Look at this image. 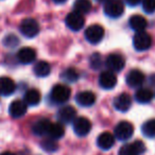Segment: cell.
Returning a JSON list of instances; mask_svg holds the SVG:
<instances>
[{
    "instance_id": "cell-7",
    "label": "cell",
    "mask_w": 155,
    "mask_h": 155,
    "mask_svg": "<svg viewBox=\"0 0 155 155\" xmlns=\"http://www.w3.org/2000/svg\"><path fill=\"white\" fill-rule=\"evenodd\" d=\"M146 151V146L141 140H136L129 144H124L119 150V155H140Z\"/></svg>"
},
{
    "instance_id": "cell-34",
    "label": "cell",
    "mask_w": 155,
    "mask_h": 155,
    "mask_svg": "<svg viewBox=\"0 0 155 155\" xmlns=\"http://www.w3.org/2000/svg\"><path fill=\"white\" fill-rule=\"evenodd\" d=\"M0 155H15V154H13L12 152H3V153H1Z\"/></svg>"
},
{
    "instance_id": "cell-35",
    "label": "cell",
    "mask_w": 155,
    "mask_h": 155,
    "mask_svg": "<svg viewBox=\"0 0 155 155\" xmlns=\"http://www.w3.org/2000/svg\"><path fill=\"white\" fill-rule=\"evenodd\" d=\"M53 1H54L55 3H63V2H65L66 0H53Z\"/></svg>"
},
{
    "instance_id": "cell-23",
    "label": "cell",
    "mask_w": 155,
    "mask_h": 155,
    "mask_svg": "<svg viewBox=\"0 0 155 155\" xmlns=\"http://www.w3.org/2000/svg\"><path fill=\"white\" fill-rule=\"evenodd\" d=\"M153 93L152 91H150L149 88H140L136 91L135 94V99L138 103H149L151 100L153 99Z\"/></svg>"
},
{
    "instance_id": "cell-29",
    "label": "cell",
    "mask_w": 155,
    "mask_h": 155,
    "mask_svg": "<svg viewBox=\"0 0 155 155\" xmlns=\"http://www.w3.org/2000/svg\"><path fill=\"white\" fill-rule=\"evenodd\" d=\"M41 147H43L44 150H46L47 152H54V151L58 150V143H56L55 141H54V139H46L45 141L41 143Z\"/></svg>"
},
{
    "instance_id": "cell-4",
    "label": "cell",
    "mask_w": 155,
    "mask_h": 155,
    "mask_svg": "<svg viewBox=\"0 0 155 155\" xmlns=\"http://www.w3.org/2000/svg\"><path fill=\"white\" fill-rule=\"evenodd\" d=\"M114 133V136L117 139L121 140V141H125V140H129L133 136L134 127L132 125V123L127 122V121H121L116 125Z\"/></svg>"
},
{
    "instance_id": "cell-32",
    "label": "cell",
    "mask_w": 155,
    "mask_h": 155,
    "mask_svg": "<svg viewBox=\"0 0 155 155\" xmlns=\"http://www.w3.org/2000/svg\"><path fill=\"white\" fill-rule=\"evenodd\" d=\"M18 38L15 36V35L11 34V35H8L7 37H5V39H3V43H5V46H8V47H14V46H16L18 44Z\"/></svg>"
},
{
    "instance_id": "cell-24",
    "label": "cell",
    "mask_w": 155,
    "mask_h": 155,
    "mask_svg": "<svg viewBox=\"0 0 155 155\" xmlns=\"http://www.w3.org/2000/svg\"><path fill=\"white\" fill-rule=\"evenodd\" d=\"M50 71H51V67H50L49 63L45 62V61L37 62L34 66V73L39 78H45L49 75Z\"/></svg>"
},
{
    "instance_id": "cell-3",
    "label": "cell",
    "mask_w": 155,
    "mask_h": 155,
    "mask_svg": "<svg viewBox=\"0 0 155 155\" xmlns=\"http://www.w3.org/2000/svg\"><path fill=\"white\" fill-rule=\"evenodd\" d=\"M124 7L121 0H108L104 3V13L110 18H118L123 14Z\"/></svg>"
},
{
    "instance_id": "cell-22",
    "label": "cell",
    "mask_w": 155,
    "mask_h": 155,
    "mask_svg": "<svg viewBox=\"0 0 155 155\" xmlns=\"http://www.w3.org/2000/svg\"><path fill=\"white\" fill-rule=\"evenodd\" d=\"M41 93L37 89H29L26 94H25L24 101L27 105L30 106H35L38 105V103L41 102Z\"/></svg>"
},
{
    "instance_id": "cell-5",
    "label": "cell",
    "mask_w": 155,
    "mask_h": 155,
    "mask_svg": "<svg viewBox=\"0 0 155 155\" xmlns=\"http://www.w3.org/2000/svg\"><path fill=\"white\" fill-rule=\"evenodd\" d=\"M151 45H152V38L148 33L144 31L136 32L133 37V46L137 51H146L151 47Z\"/></svg>"
},
{
    "instance_id": "cell-27",
    "label": "cell",
    "mask_w": 155,
    "mask_h": 155,
    "mask_svg": "<svg viewBox=\"0 0 155 155\" xmlns=\"http://www.w3.org/2000/svg\"><path fill=\"white\" fill-rule=\"evenodd\" d=\"M141 132L146 137H155V119H150L146 121L141 127Z\"/></svg>"
},
{
    "instance_id": "cell-15",
    "label": "cell",
    "mask_w": 155,
    "mask_h": 155,
    "mask_svg": "<svg viewBox=\"0 0 155 155\" xmlns=\"http://www.w3.org/2000/svg\"><path fill=\"white\" fill-rule=\"evenodd\" d=\"M27 105L25 101H20V100H15L11 103L9 107V113L13 118H20L27 113Z\"/></svg>"
},
{
    "instance_id": "cell-18",
    "label": "cell",
    "mask_w": 155,
    "mask_h": 155,
    "mask_svg": "<svg viewBox=\"0 0 155 155\" xmlns=\"http://www.w3.org/2000/svg\"><path fill=\"white\" fill-rule=\"evenodd\" d=\"M58 119L61 123H70L75 119V110L72 106H64L58 112Z\"/></svg>"
},
{
    "instance_id": "cell-11",
    "label": "cell",
    "mask_w": 155,
    "mask_h": 155,
    "mask_svg": "<svg viewBox=\"0 0 155 155\" xmlns=\"http://www.w3.org/2000/svg\"><path fill=\"white\" fill-rule=\"evenodd\" d=\"M99 84L103 89H112L116 86L117 78L113 71H103L99 77Z\"/></svg>"
},
{
    "instance_id": "cell-9",
    "label": "cell",
    "mask_w": 155,
    "mask_h": 155,
    "mask_svg": "<svg viewBox=\"0 0 155 155\" xmlns=\"http://www.w3.org/2000/svg\"><path fill=\"white\" fill-rule=\"evenodd\" d=\"M105 65L110 71H113V72H119L121 71L123 68H124V65H125V61L123 58L122 55L120 54H110L107 56L105 61Z\"/></svg>"
},
{
    "instance_id": "cell-19",
    "label": "cell",
    "mask_w": 155,
    "mask_h": 155,
    "mask_svg": "<svg viewBox=\"0 0 155 155\" xmlns=\"http://www.w3.org/2000/svg\"><path fill=\"white\" fill-rule=\"evenodd\" d=\"M115 143V136L108 132L100 134L97 139V144L101 150H110Z\"/></svg>"
},
{
    "instance_id": "cell-20",
    "label": "cell",
    "mask_w": 155,
    "mask_h": 155,
    "mask_svg": "<svg viewBox=\"0 0 155 155\" xmlns=\"http://www.w3.org/2000/svg\"><path fill=\"white\" fill-rule=\"evenodd\" d=\"M50 125H51V122L48 119H39L38 121H36L33 124L32 131L37 136L48 135V131H49Z\"/></svg>"
},
{
    "instance_id": "cell-16",
    "label": "cell",
    "mask_w": 155,
    "mask_h": 155,
    "mask_svg": "<svg viewBox=\"0 0 155 155\" xmlns=\"http://www.w3.org/2000/svg\"><path fill=\"white\" fill-rule=\"evenodd\" d=\"M16 85L15 82L11 78L1 77L0 78V95L2 96H11L15 91Z\"/></svg>"
},
{
    "instance_id": "cell-30",
    "label": "cell",
    "mask_w": 155,
    "mask_h": 155,
    "mask_svg": "<svg viewBox=\"0 0 155 155\" xmlns=\"http://www.w3.org/2000/svg\"><path fill=\"white\" fill-rule=\"evenodd\" d=\"M142 9L146 13L152 14L155 12V0H142Z\"/></svg>"
},
{
    "instance_id": "cell-2",
    "label": "cell",
    "mask_w": 155,
    "mask_h": 155,
    "mask_svg": "<svg viewBox=\"0 0 155 155\" xmlns=\"http://www.w3.org/2000/svg\"><path fill=\"white\" fill-rule=\"evenodd\" d=\"M19 30L24 36L28 38L35 37L39 32V25L33 18H26L21 21L19 26Z\"/></svg>"
},
{
    "instance_id": "cell-10",
    "label": "cell",
    "mask_w": 155,
    "mask_h": 155,
    "mask_svg": "<svg viewBox=\"0 0 155 155\" xmlns=\"http://www.w3.org/2000/svg\"><path fill=\"white\" fill-rule=\"evenodd\" d=\"M66 26L68 27L70 30L72 31H79L83 28L84 26V18L81 14L77 13V12H72V13H69L66 16Z\"/></svg>"
},
{
    "instance_id": "cell-26",
    "label": "cell",
    "mask_w": 155,
    "mask_h": 155,
    "mask_svg": "<svg viewBox=\"0 0 155 155\" xmlns=\"http://www.w3.org/2000/svg\"><path fill=\"white\" fill-rule=\"evenodd\" d=\"M65 134V130L61 123H51L49 127V131H48V136H49L51 139H58V138H62Z\"/></svg>"
},
{
    "instance_id": "cell-21",
    "label": "cell",
    "mask_w": 155,
    "mask_h": 155,
    "mask_svg": "<svg viewBox=\"0 0 155 155\" xmlns=\"http://www.w3.org/2000/svg\"><path fill=\"white\" fill-rule=\"evenodd\" d=\"M129 24L130 27L134 31H136V32H142V31L146 30L147 26H148V22H147L146 18L140 15H133L130 18Z\"/></svg>"
},
{
    "instance_id": "cell-28",
    "label": "cell",
    "mask_w": 155,
    "mask_h": 155,
    "mask_svg": "<svg viewBox=\"0 0 155 155\" xmlns=\"http://www.w3.org/2000/svg\"><path fill=\"white\" fill-rule=\"evenodd\" d=\"M61 78L64 81H66V82L73 83L79 80V72L74 68H67L66 70H64L62 72Z\"/></svg>"
},
{
    "instance_id": "cell-25",
    "label": "cell",
    "mask_w": 155,
    "mask_h": 155,
    "mask_svg": "<svg viewBox=\"0 0 155 155\" xmlns=\"http://www.w3.org/2000/svg\"><path fill=\"white\" fill-rule=\"evenodd\" d=\"M73 10L81 15L86 14L91 10V2L89 0H75L73 3Z\"/></svg>"
},
{
    "instance_id": "cell-17",
    "label": "cell",
    "mask_w": 155,
    "mask_h": 155,
    "mask_svg": "<svg viewBox=\"0 0 155 155\" xmlns=\"http://www.w3.org/2000/svg\"><path fill=\"white\" fill-rule=\"evenodd\" d=\"M75 101L81 106H91L96 102V95L89 91H81L75 97Z\"/></svg>"
},
{
    "instance_id": "cell-8",
    "label": "cell",
    "mask_w": 155,
    "mask_h": 155,
    "mask_svg": "<svg viewBox=\"0 0 155 155\" xmlns=\"http://www.w3.org/2000/svg\"><path fill=\"white\" fill-rule=\"evenodd\" d=\"M91 123L85 117H78L73 120V131L80 137H84L91 132Z\"/></svg>"
},
{
    "instance_id": "cell-13",
    "label": "cell",
    "mask_w": 155,
    "mask_h": 155,
    "mask_svg": "<svg viewBox=\"0 0 155 155\" xmlns=\"http://www.w3.org/2000/svg\"><path fill=\"white\" fill-rule=\"evenodd\" d=\"M131 105H132V99L125 93L117 96L114 99V106L119 112H122V113L127 112L130 110V107H131Z\"/></svg>"
},
{
    "instance_id": "cell-31",
    "label": "cell",
    "mask_w": 155,
    "mask_h": 155,
    "mask_svg": "<svg viewBox=\"0 0 155 155\" xmlns=\"http://www.w3.org/2000/svg\"><path fill=\"white\" fill-rule=\"evenodd\" d=\"M91 66L93 69L95 70H98L102 67V58L100 54L98 53H95L91 55Z\"/></svg>"
},
{
    "instance_id": "cell-36",
    "label": "cell",
    "mask_w": 155,
    "mask_h": 155,
    "mask_svg": "<svg viewBox=\"0 0 155 155\" xmlns=\"http://www.w3.org/2000/svg\"><path fill=\"white\" fill-rule=\"evenodd\" d=\"M96 1H98V2H103V3H105L106 1H108V0H96Z\"/></svg>"
},
{
    "instance_id": "cell-1",
    "label": "cell",
    "mask_w": 155,
    "mask_h": 155,
    "mask_svg": "<svg viewBox=\"0 0 155 155\" xmlns=\"http://www.w3.org/2000/svg\"><path fill=\"white\" fill-rule=\"evenodd\" d=\"M70 94L71 91L68 86L58 84L52 88L51 94H50V98H51V100L54 103H65L70 98Z\"/></svg>"
},
{
    "instance_id": "cell-12",
    "label": "cell",
    "mask_w": 155,
    "mask_h": 155,
    "mask_svg": "<svg viewBox=\"0 0 155 155\" xmlns=\"http://www.w3.org/2000/svg\"><path fill=\"white\" fill-rule=\"evenodd\" d=\"M144 82V74L138 69H133L131 70L127 75V83L129 86L133 87H139L143 84Z\"/></svg>"
},
{
    "instance_id": "cell-33",
    "label": "cell",
    "mask_w": 155,
    "mask_h": 155,
    "mask_svg": "<svg viewBox=\"0 0 155 155\" xmlns=\"http://www.w3.org/2000/svg\"><path fill=\"white\" fill-rule=\"evenodd\" d=\"M141 1L142 0H125V2H127L129 5H131V7H135V5H139Z\"/></svg>"
},
{
    "instance_id": "cell-6",
    "label": "cell",
    "mask_w": 155,
    "mask_h": 155,
    "mask_svg": "<svg viewBox=\"0 0 155 155\" xmlns=\"http://www.w3.org/2000/svg\"><path fill=\"white\" fill-rule=\"evenodd\" d=\"M104 37V29L99 25H91L85 31V38L91 44H99Z\"/></svg>"
},
{
    "instance_id": "cell-14",
    "label": "cell",
    "mask_w": 155,
    "mask_h": 155,
    "mask_svg": "<svg viewBox=\"0 0 155 155\" xmlns=\"http://www.w3.org/2000/svg\"><path fill=\"white\" fill-rule=\"evenodd\" d=\"M36 58V51L30 47H24L18 51L17 60L21 64H31Z\"/></svg>"
}]
</instances>
